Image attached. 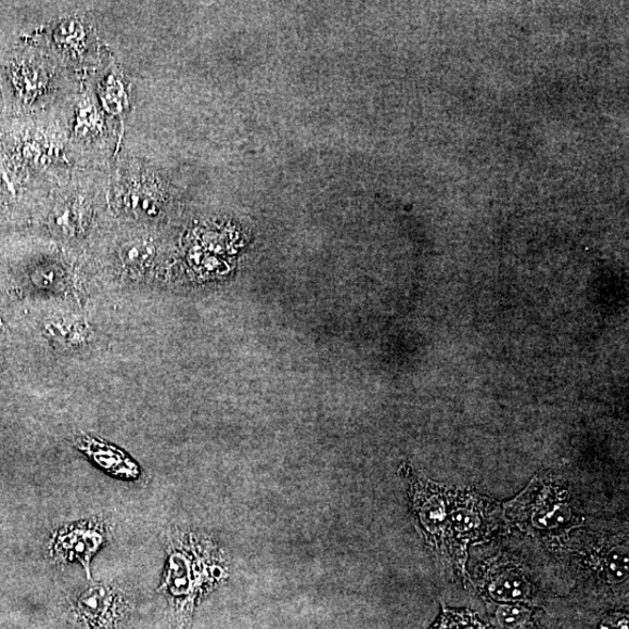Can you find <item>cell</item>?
I'll return each instance as SVG.
<instances>
[{
	"instance_id": "6da1fadb",
	"label": "cell",
	"mask_w": 629,
	"mask_h": 629,
	"mask_svg": "<svg viewBox=\"0 0 629 629\" xmlns=\"http://www.w3.org/2000/svg\"><path fill=\"white\" fill-rule=\"evenodd\" d=\"M230 577L227 556L207 534L176 529L167 541V565L161 590L170 605L177 628L191 625L202 598Z\"/></svg>"
},
{
	"instance_id": "7a4b0ae2",
	"label": "cell",
	"mask_w": 629,
	"mask_h": 629,
	"mask_svg": "<svg viewBox=\"0 0 629 629\" xmlns=\"http://www.w3.org/2000/svg\"><path fill=\"white\" fill-rule=\"evenodd\" d=\"M409 509L418 528L435 555L455 575L466 578L467 554L455 543L450 527V495L447 487L418 476L412 466H405Z\"/></svg>"
},
{
	"instance_id": "3957f363",
	"label": "cell",
	"mask_w": 629,
	"mask_h": 629,
	"mask_svg": "<svg viewBox=\"0 0 629 629\" xmlns=\"http://www.w3.org/2000/svg\"><path fill=\"white\" fill-rule=\"evenodd\" d=\"M505 510L516 523L542 534L578 526L568 493L540 478H535L521 496L506 503Z\"/></svg>"
},
{
	"instance_id": "277c9868",
	"label": "cell",
	"mask_w": 629,
	"mask_h": 629,
	"mask_svg": "<svg viewBox=\"0 0 629 629\" xmlns=\"http://www.w3.org/2000/svg\"><path fill=\"white\" fill-rule=\"evenodd\" d=\"M449 518L455 543L466 552L468 543L491 537L501 525L502 513L493 500L465 491L450 495Z\"/></svg>"
},
{
	"instance_id": "5b68a950",
	"label": "cell",
	"mask_w": 629,
	"mask_h": 629,
	"mask_svg": "<svg viewBox=\"0 0 629 629\" xmlns=\"http://www.w3.org/2000/svg\"><path fill=\"white\" fill-rule=\"evenodd\" d=\"M69 612L86 629H119L128 620L131 606L118 589L97 585L77 593L70 601Z\"/></svg>"
},
{
	"instance_id": "8992f818",
	"label": "cell",
	"mask_w": 629,
	"mask_h": 629,
	"mask_svg": "<svg viewBox=\"0 0 629 629\" xmlns=\"http://www.w3.org/2000/svg\"><path fill=\"white\" fill-rule=\"evenodd\" d=\"M485 576V593L495 603L531 605L534 589L523 568L499 562L487 569Z\"/></svg>"
},
{
	"instance_id": "52a82bcc",
	"label": "cell",
	"mask_w": 629,
	"mask_h": 629,
	"mask_svg": "<svg viewBox=\"0 0 629 629\" xmlns=\"http://www.w3.org/2000/svg\"><path fill=\"white\" fill-rule=\"evenodd\" d=\"M103 541L104 534L101 524H80L60 529L55 535L51 552L60 562L80 561L90 575L88 568L90 560L97 554Z\"/></svg>"
},
{
	"instance_id": "ba28073f",
	"label": "cell",
	"mask_w": 629,
	"mask_h": 629,
	"mask_svg": "<svg viewBox=\"0 0 629 629\" xmlns=\"http://www.w3.org/2000/svg\"><path fill=\"white\" fill-rule=\"evenodd\" d=\"M589 560L592 572L611 586L622 585L628 579L627 542L612 544Z\"/></svg>"
},
{
	"instance_id": "9c48e42d",
	"label": "cell",
	"mask_w": 629,
	"mask_h": 629,
	"mask_svg": "<svg viewBox=\"0 0 629 629\" xmlns=\"http://www.w3.org/2000/svg\"><path fill=\"white\" fill-rule=\"evenodd\" d=\"M47 334L51 339L66 346V348H77L87 343L90 338V328L81 321L59 319L47 325Z\"/></svg>"
},
{
	"instance_id": "30bf717a",
	"label": "cell",
	"mask_w": 629,
	"mask_h": 629,
	"mask_svg": "<svg viewBox=\"0 0 629 629\" xmlns=\"http://www.w3.org/2000/svg\"><path fill=\"white\" fill-rule=\"evenodd\" d=\"M87 217L84 204L77 201H67L59 204L52 216L53 227L61 234L75 235L80 231Z\"/></svg>"
},
{
	"instance_id": "8fae6325",
	"label": "cell",
	"mask_w": 629,
	"mask_h": 629,
	"mask_svg": "<svg viewBox=\"0 0 629 629\" xmlns=\"http://www.w3.org/2000/svg\"><path fill=\"white\" fill-rule=\"evenodd\" d=\"M13 70L15 87L26 101L40 97L47 87V76L40 68L23 63Z\"/></svg>"
},
{
	"instance_id": "7c38bea8",
	"label": "cell",
	"mask_w": 629,
	"mask_h": 629,
	"mask_svg": "<svg viewBox=\"0 0 629 629\" xmlns=\"http://www.w3.org/2000/svg\"><path fill=\"white\" fill-rule=\"evenodd\" d=\"M431 629H487V625L478 619L475 612L444 605L442 613Z\"/></svg>"
},
{
	"instance_id": "4fadbf2b",
	"label": "cell",
	"mask_w": 629,
	"mask_h": 629,
	"mask_svg": "<svg viewBox=\"0 0 629 629\" xmlns=\"http://www.w3.org/2000/svg\"><path fill=\"white\" fill-rule=\"evenodd\" d=\"M101 101L107 113L120 115L128 106V92L115 74L108 75L102 85Z\"/></svg>"
},
{
	"instance_id": "5bb4252c",
	"label": "cell",
	"mask_w": 629,
	"mask_h": 629,
	"mask_svg": "<svg viewBox=\"0 0 629 629\" xmlns=\"http://www.w3.org/2000/svg\"><path fill=\"white\" fill-rule=\"evenodd\" d=\"M124 206L139 216H150L156 213V200L149 193L147 184L136 183L124 195Z\"/></svg>"
},
{
	"instance_id": "9a60e30c",
	"label": "cell",
	"mask_w": 629,
	"mask_h": 629,
	"mask_svg": "<svg viewBox=\"0 0 629 629\" xmlns=\"http://www.w3.org/2000/svg\"><path fill=\"white\" fill-rule=\"evenodd\" d=\"M74 129L78 137L87 139L100 133L102 129L101 114L90 100L78 105Z\"/></svg>"
},
{
	"instance_id": "2e32d148",
	"label": "cell",
	"mask_w": 629,
	"mask_h": 629,
	"mask_svg": "<svg viewBox=\"0 0 629 629\" xmlns=\"http://www.w3.org/2000/svg\"><path fill=\"white\" fill-rule=\"evenodd\" d=\"M531 611L522 604H500L496 608V620L501 629H525Z\"/></svg>"
},
{
	"instance_id": "e0dca14e",
	"label": "cell",
	"mask_w": 629,
	"mask_h": 629,
	"mask_svg": "<svg viewBox=\"0 0 629 629\" xmlns=\"http://www.w3.org/2000/svg\"><path fill=\"white\" fill-rule=\"evenodd\" d=\"M153 257V246L145 241H131L121 246L120 261L130 270H141Z\"/></svg>"
},
{
	"instance_id": "ac0fdd59",
	"label": "cell",
	"mask_w": 629,
	"mask_h": 629,
	"mask_svg": "<svg viewBox=\"0 0 629 629\" xmlns=\"http://www.w3.org/2000/svg\"><path fill=\"white\" fill-rule=\"evenodd\" d=\"M86 30L80 21H63L55 29L54 39L62 49L78 51L85 42Z\"/></svg>"
},
{
	"instance_id": "d6986e66",
	"label": "cell",
	"mask_w": 629,
	"mask_h": 629,
	"mask_svg": "<svg viewBox=\"0 0 629 629\" xmlns=\"http://www.w3.org/2000/svg\"><path fill=\"white\" fill-rule=\"evenodd\" d=\"M600 629H628V616L622 612L609 613L603 618Z\"/></svg>"
}]
</instances>
